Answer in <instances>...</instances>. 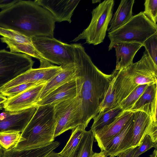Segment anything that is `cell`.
I'll return each mask as SVG.
<instances>
[{
  "instance_id": "9a60e30c",
  "label": "cell",
  "mask_w": 157,
  "mask_h": 157,
  "mask_svg": "<svg viewBox=\"0 0 157 157\" xmlns=\"http://www.w3.org/2000/svg\"><path fill=\"white\" fill-rule=\"evenodd\" d=\"M33 1L48 10L56 22L66 21L70 23L73 12L80 0H35Z\"/></svg>"
},
{
  "instance_id": "30bf717a",
  "label": "cell",
  "mask_w": 157,
  "mask_h": 157,
  "mask_svg": "<svg viewBox=\"0 0 157 157\" xmlns=\"http://www.w3.org/2000/svg\"><path fill=\"white\" fill-rule=\"evenodd\" d=\"M40 67L31 68L0 88V91L21 84L31 82H47L62 69L61 66L54 65L46 60L40 61Z\"/></svg>"
},
{
  "instance_id": "ffe728a7",
  "label": "cell",
  "mask_w": 157,
  "mask_h": 157,
  "mask_svg": "<svg viewBox=\"0 0 157 157\" xmlns=\"http://www.w3.org/2000/svg\"><path fill=\"white\" fill-rule=\"evenodd\" d=\"M134 114L132 147H139L147 134L152 120L151 116L140 110L133 111Z\"/></svg>"
},
{
  "instance_id": "f546056e",
  "label": "cell",
  "mask_w": 157,
  "mask_h": 157,
  "mask_svg": "<svg viewBox=\"0 0 157 157\" xmlns=\"http://www.w3.org/2000/svg\"><path fill=\"white\" fill-rule=\"evenodd\" d=\"M45 82L27 83L9 88L6 90L0 91V94L7 98L13 97L18 94L25 90L37 85Z\"/></svg>"
},
{
  "instance_id": "8d00e7d4",
  "label": "cell",
  "mask_w": 157,
  "mask_h": 157,
  "mask_svg": "<svg viewBox=\"0 0 157 157\" xmlns=\"http://www.w3.org/2000/svg\"><path fill=\"white\" fill-rule=\"evenodd\" d=\"M138 147H132L118 155V157H133Z\"/></svg>"
},
{
  "instance_id": "603a6c76",
  "label": "cell",
  "mask_w": 157,
  "mask_h": 157,
  "mask_svg": "<svg viewBox=\"0 0 157 157\" xmlns=\"http://www.w3.org/2000/svg\"><path fill=\"white\" fill-rule=\"evenodd\" d=\"M124 111L118 105L99 113L93 118L94 122L90 129L94 132L101 129L111 123Z\"/></svg>"
},
{
  "instance_id": "1f68e13d",
  "label": "cell",
  "mask_w": 157,
  "mask_h": 157,
  "mask_svg": "<svg viewBox=\"0 0 157 157\" xmlns=\"http://www.w3.org/2000/svg\"><path fill=\"white\" fill-rule=\"evenodd\" d=\"M144 14L153 23L157 24V0H145Z\"/></svg>"
},
{
  "instance_id": "2e32d148",
  "label": "cell",
  "mask_w": 157,
  "mask_h": 157,
  "mask_svg": "<svg viewBox=\"0 0 157 157\" xmlns=\"http://www.w3.org/2000/svg\"><path fill=\"white\" fill-rule=\"evenodd\" d=\"M133 113V111L124 110L111 123L93 132L101 151H104L106 145L120 132Z\"/></svg>"
},
{
  "instance_id": "f1b7e54d",
  "label": "cell",
  "mask_w": 157,
  "mask_h": 157,
  "mask_svg": "<svg viewBox=\"0 0 157 157\" xmlns=\"http://www.w3.org/2000/svg\"><path fill=\"white\" fill-rule=\"evenodd\" d=\"M149 85L144 84L137 86L118 105L124 110L130 111Z\"/></svg>"
},
{
  "instance_id": "cb8c5ba5",
  "label": "cell",
  "mask_w": 157,
  "mask_h": 157,
  "mask_svg": "<svg viewBox=\"0 0 157 157\" xmlns=\"http://www.w3.org/2000/svg\"><path fill=\"white\" fill-rule=\"evenodd\" d=\"M157 83L149 84L130 111L138 110L147 113L150 111L151 102L157 96Z\"/></svg>"
},
{
  "instance_id": "4316f807",
  "label": "cell",
  "mask_w": 157,
  "mask_h": 157,
  "mask_svg": "<svg viewBox=\"0 0 157 157\" xmlns=\"http://www.w3.org/2000/svg\"><path fill=\"white\" fill-rule=\"evenodd\" d=\"M112 74V77L109 87L100 104L99 113L116 106V94L113 87L115 75L114 71Z\"/></svg>"
},
{
  "instance_id": "e575fe53",
  "label": "cell",
  "mask_w": 157,
  "mask_h": 157,
  "mask_svg": "<svg viewBox=\"0 0 157 157\" xmlns=\"http://www.w3.org/2000/svg\"><path fill=\"white\" fill-rule=\"evenodd\" d=\"M157 97H155L151 102L150 107V116L152 121L155 122H157Z\"/></svg>"
},
{
  "instance_id": "83f0119b",
  "label": "cell",
  "mask_w": 157,
  "mask_h": 157,
  "mask_svg": "<svg viewBox=\"0 0 157 157\" xmlns=\"http://www.w3.org/2000/svg\"><path fill=\"white\" fill-rule=\"evenodd\" d=\"M21 134L18 132H0V145L5 150L13 148L20 142Z\"/></svg>"
},
{
  "instance_id": "44dd1931",
  "label": "cell",
  "mask_w": 157,
  "mask_h": 157,
  "mask_svg": "<svg viewBox=\"0 0 157 157\" xmlns=\"http://www.w3.org/2000/svg\"><path fill=\"white\" fill-rule=\"evenodd\" d=\"M59 144V142L56 141L48 144L36 147L23 149H3L2 157H47Z\"/></svg>"
},
{
  "instance_id": "3957f363",
  "label": "cell",
  "mask_w": 157,
  "mask_h": 157,
  "mask_svg": "<svg viewBox=\"0 0 157 157\" xmlns=\"http://www.w3.org/2000/svg\"><path fill=\"white\" fill-rule=\"evenodd\" d=\"M116 106L137 86L157 83V65L145 50L140 60L121 70L113 71Z\"/></svg>"
},
{
  "instance_id": "d6a6232c",
  "label": "cell",
  "mask_w": 157,
  "mask_h": 157,
  "mask_svg": "<svg viewBox=\"0 0 157 157\" xmlns=\"http://www.w3.org/2000/svg\"><path fill=\"white\" fill-rule=\"evenodd\" d=\"M152 147L157 149V143H154L149 136L146 135L135 152L133 157H137Z\"/></svg>"
},
{
  "instance_id": "52a82bcc",
  "label": "cell",
  "mask_w": 157,
  "mask_h": 157,
  "mask_svg": "<svg viewBox=\"0 0 157 157\" xmlns=\"http://www.w3.org/2000/svg\"><path fill=\"white\" fill-rule=\"evenodd\" d=\"M34 47L42 57L50 63L63 66L74 62L72 44L63 43L53 37L34 36Z\"/></svg>"
},
{
  "instance_id": "5bb4252c",
  "label": "cell",
  "mask_w": 157,
  "mask_h": 157,
  "mask_svg": "<svg viewBox=\"0 0 157 157\" xmlns=\"http://www.w3.org/2000/svg\"><path fill=\"white\" fill-rule=\"evenodd\" d=\"M134 113L120 132L106 145L104 151L106 157H115L132 147Z\"/></svg>"
},
{
  "instance_id": "7402d4cb",
  "label": "cell",
  "mask_w": 157,
  "mask_h": 157,
  "mask_svg": "<svg viewBox=\"0 0 157 157\" xmlns=\"http://www.w3.org/2000/svg\"><path fill=\"white\" fill-rule=\"evenodd\" d=\"M134 0H122L111 20L107 31H114L120 28L133 17L132 7Z\"/></svg>"
},
{
  "instance_id": "277c9868",
  "label": "cell",
  "mask_w": 157,
  "mask_h": 157,
  "mask_svg": "<svg viewBox=\"0 0 157 157\" xmlns=\"http://www.w3.org/2000/svg\"><path fill=\"white\" fill-rule=\"evenodd\" d=\"M56 125L54 106H38L32 119L21 132L20 142L13 149L36 147L52 143L54 140Z\"/></svg>"
},
{
  "instance_id": "7a4b0ae2",
  "label": "cell",
  "mask_w": 157,
  "mask_h": 157,
  "mask_svg": "<svg viewBox=\"0 0 157 157\" xmlns=\"http://www.w3.org/2000/svg\"><path fill=\"white\" fill-rule=\"evenodd\" d=\"M55 22L48 10L30 0H19L0 12V27L31 38L53 37Z\"/></svg>"
},
{
  "instance_id": "4fadbf2b",
  "label": "cell",
  "mask_w": 157,
  "mask_h": 157,
  "mask_svg": "<svg viewBox=\"0 0 157 157\" xmlns=\"http://www.w3.org/2000/svg\"><path fill=\"white\" fill-rule=\"evenodd\" d=\"M46 83L32 87L16 96L7 98L4 103V110L16 111L37 106L36 104L39 101V95Z\"/></svg>"
},
{
  "instance_id": "d6986e66",
  "label": "cell",
  "mask_w": 157,
  "mask_h": 157,
  "mask_svg": "<svg viewBox=\"0 0 157 157\" xmlns=\"http://www.w3.org/2000/svg\"><path fill=\"white\" fill-rule=\"evenodd\" d=\"M143 46L137 43L121 42L114 45L116 57V70H121L132 64L136 53Z\"/></svg>"
},
{
  "instance_id": "ee69618b",
  "label": "cell",
  "mask_w": 157,
  "mask_h": 157,
  "mask_svg": "<svg viewBox=\"0 0 157 157\" xmlns=\"http://www.w3.org/2000/svg\"></svg>"
},
{
  "instance_id": "8992f818",
  "label": "cell",
  "mask_w": 157,
  "mask_h": 157,
  "mask_svg": "<svg viewBox=\"0 0 157 157\" xmlns=\"http://www.w3.org/2000/svg\"><path fill=\"white\" fill-rule=\"evenodd\" d=\"M113 0H105L92 12V19L88 27L72 40L76 42L85 39L89 44L96 45L103 42L113 16Z\"/></svg>"
},
{
  "instance_id": "d590c367",
  "label": "cell",
  "mask_w": 157,
  "mask_h": 157,
  "mask_svg": "<svg viewBox=\"0 0 157 157\" xmlns=\"http://www.w3.org/2000/svg\"><path fill=\"white\" fill-rule=\"evenodd\" d=\"M19 0H0V8L3 10L7 9L17 2Z\"/></svg>"
},
{
  "instance_id": "f35d334b",
  "label": "cell",
  "mask_w": 157,
  "mask_h": 157,
  "mask_svg": "<svg viewBox=\"0 0 157 157\" xmlns=\"http://www.w3.org/2000/svg\"><path fill=\"white\" fill-rule=\"evenodd\" d=\"M7 99V98L0 94V110L3 108L4 103Z\"/></svg>"
},
{
  "instance_id": "74e56055",
  "label": "cell",
  "mask_w": 157,
  "mask_h": 157,
  "mask_svg": "<svg viewBox=\"0 0 157 157\" xmlns=\"http://www.w3.org/2000/svg\"><path fill=\"white\" fill-rule=\"evenodd\" d=\"M91 157H106V153L104 151H101L99 153L94 152Z\"/></svg>"
},
{
  "instance_id": "60d3db41",
  "label": "cell",
  "mask_w": 157,
  "mask_h": 157,
  "mask_svg": "<svg viewBox=\"0 0 157 157\" xmlns=\"http://www.w3.org/2000/svg\"><path fill=\"white\" fill-rule=\"evenodd\" d=\"M150 157H157V149H155L152 153L149 155Z\"/></svg>"
},
{
  "instance_id": "ac0fdd59",
  "label": "cell",
  "mask_w": 157,
  "mask_h": 157,
  "mask_svg": "<svg viewBox=\"0 0 157 157\" xmlns=\"http://www.w3.org/2000/svg\"><path fill=\"white\" fill-rule=\"evenodd\" d=\"M61 67V71L45 84L39 95V101L57 88L78 77L74 63L62 66Z\"/></svg>"
},
{
  "instance_id": "7bdbcfd3",
  "label": "cell",
  "mask_w": 157,
  "mask_h": 157,
  "mask_svg": "<svg viewBox=\"0 0 157 157\" xmlns=\"http://www.w3.org/2000/svg\"><path fill=\"white\" fill-rule=\"evenodd\" d=\"M101 1V0H92V3H97L98 2H100Z\"/></svg>"
},
{
  "instance_id": "484cf974",
  "label": "cell",
  "mask_w": 157,
  "mask_h": 157,
  "mask_svg": "<svg viewBox=\"0 0 157 157\" xmlns=\"http://www.w3.org/2000/svg\"><path fill=\"white\" fill-rule=\"evenodd\" d=\"M94 134L90 129L85 131L72 157H91L94 153L93 146Z\"/></svg>"
},
{
  "instance_id": "9c48e42d",
  "label": "cell",
  "mask_w": 157,
  "mask_h": 157,
  "mask_svg": "<svg viewBox=\"0 0 157 157\" xmlns=\"http://www.w3.org/2000/svg\"><path fill=\"white\" fill-rule=\"evenodd\" d=\"M35 62L25 54L0 50V88L32 68Z\"/></svg>"
},
{
  "instance_id": "ab89813d",
  "label": "cell",
  "mask_w": 157,
  "mask_h": 157,
  "mask_svg": "<svg viewBox=\"0 0 157 157\" xmlns=\"http://www.w3.org/2000/svg\"><path fill=\"white\" fill-rule=\"evenodd\" d=\"M47 157H59V156L58 155V153L53 151L50 153Z\"/></svg>"
},
{
  "instance_id": "b9f144b4",
  "label": "cell",
  "mask_w": 157,
  "mask_h": 157,
  "mask_svg": "<svg viewBox=\"0 0 157 157\" xmlns=\"http://www.w3.org/2000/svg\"><path fill=\"white\" fill-rule=\"evenodd\" d=\"M4 150L0 145V157H2Z\"/></svg>"
},
{
  "instance_id": "6da1fadb",
  "label": "cell",
  "mask_w": 157,
  "mask_h": 157,
  "mask_svg": "<svg viewBox=\"0 0 157 157\" xmlns=\"http://www.w3.org/2000/svg\"><path fill=\"white\" fill-rule=\"evenodd\" d=\"M74 63L81 86L79 96L81 101L83 121L86 127L99 112V107L109 87L112 75L100 71L93 63L84 48L79 47L73 51Z\"/></svg>"
},
{
  "instance_id": "ba28073f",
  "label": "cell",
  "mask_w": 157,
  "mask_h": 157,
  "mask_svg": "<svg viewBox=\"0 0 157 157\" xmlns=\"http://www.w3.org/2000/svg\"><path fill=\"white\" fill-rule=\"evenodd\" d=\"M81 101L79 96L62 101L54 106L56 125L55 138L65 132L83 124Z\"/></svg>"
},
{
  "instance_id": "4dcf8cb0",
  "label": "cell",
  "mask_w": 157,
  "mask_h": 157,
  "mask_svg": "<svg viewBox=\"0 0 157 157\" xmlns=\"http://www.w3.org/2000/svg\"><path fill=\"white\" fill-rule=\"evenodd\" d=\"M143 45L154 63L157 65V33L148 38Z\"/></svg>"
},
{
  "instance_id": "5b68a950",
  "label": "cell",
  "mask_w": 157,
  "mask_h": 157,
  "mask_svg": "<svg viewBox=\"0 0 157 157\" xmlns=\"http://www.w3.org/2000/svg\"><path fill=\"white\" fill-rule=\"evenodd\" d=\"M156 33L157 24L151 21L143 12H140L133 16L120 28L108 32L110 41L108 51L112 50L114 45L121 42L137 43L143 45L148 38Z\"/></svg>"
},
{
  "instance_id": "d4e9b609",
  "label": "cell",
  "mask_w": 157,
  "mask_h": 157,
  "mask_svg": "<svg viewBox=\"0 0 157 157\" xmlns=\"http://www.w3.org/2000/svg\"><path fill=\"white\" fill-rule=\"evenodd\" d=\"M86 128L79 125L72 129L71 136L63 149L58 153L59 157H72L77 147Z\"/></svg>"
},
{
  "instance_id": "8fae6325",
  "label": "cell",
  "mask_w": 157,
  "mask_h": 157,
  "mask_svg": "<svg viewBox=\"0 0 157 157\" xmlns=\"http://www.w3.org/2000/svg\"><path fill=\"white\" fill-rule=\"evenodd\" d=\"M1 42L6 44L7 48L13 53L25 54L38 59L45 60L39 54L33 45L31 38L16 31L0 27Z\"/></svg>"
},
{
  "instance_id": "e0dca14e",
  "label": "cell",
  "mask_w": 157,
  "mask_h": 157,
  "mask_svg": "<svg viewBox=\"0 0 157 157\" xmlns=\"http://www.w3.org/2000/svg\"><path fill=\"white\" fill-rule=\"evenodd\" d=\"M78 76L76 78L52 91L39 101L36 104L37 106H55L62 101L79 95L81 83L80 78Z\"/></svg>"
},
{
  "instance_id": "836d02e7",
  "label": "cell",
  "mask_w": 157,
  "mask_h": 157,
  "mask_svg": "<svg viewBox=\"0 0 157 157\" xmlns=\"http://www.w3.org/2000/svg\"><path fill=\"white\" fill-rule=\"evenodd\" d=\"M147 135L154 143H157V122L152 121Z\"/></svg>"
},
{
  "instance_id": "7c38bea8",
  "label": "cell",
  "mask_w": 157,
  "mask_h": 157,
  "mask_svg": "<svg viewBox=\"0 0 157 157\" xmlns=\"http://www.w3.org/2000/svg\"><path fill=\"white\" fill-rule=\"evenodd\" d=\"M38 106L16 111L4 110L0 113V132H21L36 112Z\"/></svg>"
}]
</instances>
